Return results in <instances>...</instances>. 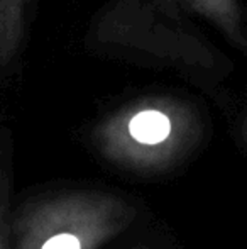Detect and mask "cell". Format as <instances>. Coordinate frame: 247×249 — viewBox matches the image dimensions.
<instances>
[{
    "instance_id": "3",
    "label": "cell",
    "mask_w": 247,
    "mask_h": 249,
    "mask_svg": "<svg viewBox=\"0 0 247 249\" xmlns=\"http://www.w3.org/2000/svg\"><path fill=\"white\" fill-rule=\"evenodd\" d=\"M183 124L185 114L175 100L148 97L105 119L97 129V141L115 160L152 166L175 148Z\"/></svg>"
},
{
    "instance_id": "5",
    "label": "cell",
    "mask_w": 247,
    "mask_h": 249,
    "mask_svg": "<svg viewBox=\"0 0 247 249\" xmlns=\"http://www.w3.org/2000/svg\"><path fill=\"white\" fill-rule=\"evenodd\" d=\"M198 14L207 17L234 44L247 51V34L237 0H186Z\"/></svg>"
},
{
    "instance_id": "1",
    "label": "cell",
    "mask_w": 247,
    "mask_h": 249,
    "mask_svg": "<svg viewBox=\"0 0 247 249\" xmlns=\"http://www.w3.org/2000/svg\"><path fill=\"white\" fill-rule=\"evenodd\" d=\"M131 213L110 195H61L19 217L16 249H97L122 229Z\"/></svg>"
},
{
    "instance_id": "2",
    "label": "cell",
    "mask_w": 247,
    "mask_h": 249,
    "mask_svg": "<svg viewBox=\"0 0 247 249\" xmlns=\"http://www.w3.org/2000/svg\"><path fill=\"white\" fill-rule=\"evenodd\" d=\"M178 0H117L100 19L97 33L105 44L131 48L165 59L197 61L200 41L186 34ZM198 46V44H197Z\"/></svg>"
},
{
    "instance_id": "6",
    "label": "cell",
    "mask_w": 247,
    "mask_h": 249,
    "mask_svg": "<svg viewBox=\"0 0 247 249\" xmlns=\"http://www.w3.org/2000/svg\"><path fill=\"white\" fill-rule=\"evenodd\" d=\"M2 219V217H0ZM0 249H5V234H3V227L0 224Z\"/></svg>"
},
{
    "instance_id": "4",
    "label": "cell",
    "mask_w": 247,
    "mask_h": 249,
    "mask_svg": "<svg viewBox=\"0 0 247 249\" xmlns=\"http://www.w3.org/2000/svg\"><path fill=\"white\" fill-rule=\"evenodd\" d=\"M31 0H0V71H7L22 46Z\"/></svg>"
}]
</instances>
